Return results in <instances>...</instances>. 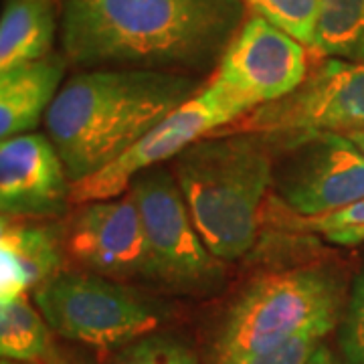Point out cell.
Returning <instances> with one entry per match:
<instances>
[{
	"label": "cell",
	"mask_w": 364,
	"mask_h": 364,
	"mask_svg": "<svg viewBox=\"0 0 364 364\" xmlns=\"http://www.w3.org/2000/svg\"><path fill=\"white\" fill-rule=\"evenodd\" d=\"M243 0H63L59 43L77 69H217L245 23Z\"/></svg>",
	"instance_id": "obj_1"
},
{
	"label": "cell",
	"mask_w": 364,
	"mask_h": 364,
	"mask_svg": "<svg viewBox=\"0 0 364 364\" xmlns=\"http://www.w3.org/2000/svg\"><path fill=\"white\" fill-rule=\"evenodd\" d=\"M200 87L195 75L148 69H83L67 79L45 128L71 184L128 152Z\"/></svg>",
	"instance_id": "obj_2"
},
{
	"label": "cell",
	"mask_w": 364,
	"mask_h": 364,
	"mask_svg": "<svg viewBox=\"0 0 364 364\" xmlns=\"http://www.w3.org/2000/svg\"><path fill=\"white\" fill-rule=\"evenodd\" d=\"M273 166L272 142L251 132L210 134L174 158L191 219L217 259L237 261L253 247Z\"/></svg>",
	"instance_id": "obj_3"
},
{
	"label": "cell",
	"mask_w": 364,
	"mask_h": 364,
	"mask_svg": "<svg viewBox=\"0 0 364 364\" xmlns=\"http://www.w3.org/2000/svg\"><path fill=\"white\" fill-rule=\"evenodd\" d=\"M344 289L328 265L265 273L243 287L215 336V363L277 348L299 336L324 338L340 322Z\"/></svg>",
	"instance_id": "obj_4"
},
{
	"label": "cell",
	"mask_w": 364,
	"mask_h": 364,
	"mask_svg": "<svg viewBox=\"0 0 364 364\" xmlns=\"http://www.w3.org/2000/svg\"><path fill=\"white\" fill-rule=\"evenodd\" d=\"M312 53L286 31L251 14L221 57L200 95L229 126L257 107L284 100L306 81Z\"/></svg>",
	"instance_id": "obj_5"
},
{
	"label": "cell",
	"mask_w": 364,
	"mask_h": 364,
	"mask_svg": "<svg viewBox=\"0 0 364 364\" xmlns=\"http://www.w3.org/2000/svg\"><path fill=\"white\" fill-rule=\"evenodd\" d=\"M35 304L55 334L97 350L126 348L160 326L148 301L90 272L57 273L35 289Z\"/></svg>",
	"instance_id": "obj_6"
},
{
	"label": "cell",
	"mask_w": 364,
	"mask_h": 364,
	"mask_svg": "<svg viewBox=\"0 0 364 364\" xmlns=\"http://www.w3.org/2000/svg\"><path fill=\"white\" fill-rule=\"evenodd\" d=\"M142 215L144 233L154 263V282L178 294L207 296L225 279V261L205 245L191 219L174 172L152 168L130 184Z\"/></svg>",
	"instance_id": "obj_7"
},
{
	"label": "cell",
	"mask_w": 364,
	"mask_h": 364,
	"mask_svg": "<svg viewBox=\"0 0 364 364\" xmlns=\"http://www.w3.org/2000/svg\"><path fill=\"white\" fill-rule=\"evenodd\" d=\"M231 130L251 132L275 144L318 132L364 130V63L316 59L306 81L279 102L257 107Z\"/></svg>",
	"instance_id": "obj_8"
},
{
	"label": "cell",
	"mask_w": 364,
	"mask_h": 364,
	"mask_svg": "<svg viewBox=\"0 0 364 364\" xmlns=\"http://www.w3.org/2000/svg\"><path fill=\"white\" fill-rule=\"evenodd\" d=\"M273 150V193L296 217H322L364 198V154L346 134L318 132Z\"/></svg>",
	"instance_id": "obj_9"
},
{
	"label": "cell",
	"mask_w": 364,
	"mask_h": 364,
	"mask_svg": "<svg viewBox=\"0 0 364 364\" xmlns=\"http://www.w3.org/2000/svg\"><path fill=\"white\" fill-rule=\"evenodd\" d=\"M77 207L63 235V245L67 257L81 272L104 275L114 282H154V263L142 215L130 193Z\"/></svg>",
	"instance_id": "obj_10"
},
{
	"label": "cell",
	"mask_w": 364,
	"mask_h": 364,
	"mask_svg": "<svg viewBox=\"0 0 364 364\" xmlns=\"http://www.w3.org/2000/svg\"><path fill=\"white\" fill-rule=\"evenodd\" d=\"M225 126H229L227 117L208 104L198 91L193 100L160 122L128 152L87 178L73 182L71 203L77 207L93 200H109L126 195L136 176L146 170L158 168L166 160H174L184 148L205 136L221 132Z\"/></svg>",
	"instance_id": "obj_11"
},
{
	"label": "cell",
	"mask_w": 364,
	"mask_h": 364,
	"mask_svg": "<svg viewBox=\"0 0 364 364\" xmlns=\"http://www.w3.org/2000/svg\"><path fill=\"white\" fill-rule=\"evenodd\" d=\"M71 205V178L47 134L31 132L2 140V219H55Z\"/></svg>",
	"instance_id": "obj_12"
},
{
	"label": "cell",
	"mask_w": 364,
	"mask_h": 364,
	"mask_svg": "<svg viewBox=\"0 0 364 364\" xmlns=\"http://www.w3.org/2000/svg\"><path fill=\"white\" fill-rule=\"evenodd\" d=\"M65 255L63 237L51 227L2 219L0 229V301L25 296L47 284Z\"/></svg>",
	"instance_id": "obj_13"
},
{
	"label": "cell",
	"mask_w": 364,
	"mask_h": 364,
	"mask_svg": "<svg viewBox=\"0 0 364 364\" xmlns=\"http://www.w3.org/2000/svg\"><path fill=\"white\" fill-rule=\"evenodd\" d=\"M63 53L0 73V138L31 134L47 117L63 87L67 71Z\"/></svg>",
	"instance_id": "obj_14"
},
{
	"label": "cell",
	"mask_w": 364,
	"mask_h": 364,
	"mask_svg": "<svg viewBox=\"0 0 364 364\" xmlns=\"http://www.w3.org/2000/svg\"><path fill=\"white\" fill-rule=\"evenodd\" d=\"M57 28L51 0H11L0 21V73L49 57Z\"/></svg>",
	"instance_id": "obj_15"
},
{
	"label": "cell",
	"mask_w": 364,
	"mask_h": 364,
	"mask_svg": "<svg viewBox=\"0 0 364 364\" xmlns=\"http://www.w3.org/2000/svg\"><path fill=\"white\" fill-rule=\"evenodd\" d=\"M51 326L37 304L25 296L0 301V354L2 360L47 363L53 356Z\"/></svg>",
	"instance_id": "obj_16"
},
{
	"label": "cell",
	"mask_w": 364,
	"mask_h": 364,
	"mask_svg": "<svg viewBox=\"0 0 364 364\" xmlns=\"http://www.w3.org/2000/svg\"><path fill=\"white\" fill-rule=\"evenodd\" d=\"M312 59L364 63V0H322Z\"/></svg>",
	"instance_id": "obj_17"
},
{
	"label": "cell",
	"mask_w": 364,
	"mask_h": 364,
	"mask_svg": "<svg viewBox=\"0 0 364 364\" xmlns=\"http://www.w3.org/2000/svg\"><path fill=\"white\" fill-rule=\"evenodd\" d=\"M253 14L286 31L310 51L316 39V26L322 0H243Z\"/></svg>",
	"instance_id": "obj_18"
},
{
	"label": "cell",
	"mask_w": 364,
	"mask_h": 364,
	"mask_svg": "<svg viewBox=\"0 0 364 364\" xmlns=\"http://www.w3.org/2000/svg\"><path fill=\"white\" fill-rule=\"evenodd\" d=\"M291 225L301 231L322 233L332 245L356 247L364 243V198L322 217H296Z\"/></svg>",
	"instance_id": "obj_19"
},
{
	"label": "cell",
	"mask_w": 364,
	"mask_h": 364,
	"mask_svg": "<svg viewBox=\"0 0 364 364\" xmlns=\"http://www.w3.org/2000/svg\"><path fill=\"white\" fill-rule=\"evenodd\" d=\"M114 364H200L191 348L170 336H146L122 348Z\"/></svg>",
	"instance_id": "obj_20"
},
{
	"label": "cell",
	"mask_w": 364,
	"mask_h": 364,
	"mask_svg": "<svg viewBox=\"0 0 364 364\" xmlns=\"http://www.w3.org/2000/svg\"><path fill=\"white\" fill-rule=\"evenodd\" d=\"M340 350L344 364H364V269L352 286L340 320Z\"/></svg>",
	"instance_id": "obj_21"
},
{
	"label": "cell",
	"mask_w": 364,
	"mask_h": 364,
	"mask_svg": "<svg viewBox=\"0 0 364 364\" xmlns=\"http://www.w3.org/2000/svg\"><path fill=\"white\" fill-rule=\"evenodd\" d=\"M320 344L322 338L318 336H299L272 350L239 354L233 358L217 360L215 364H308Z\"/></svg>",
	"instance_id": "obj_22"
},
{
	"label": "cell",
	"mask_w": 364,
	"mask_h": 364,
	"mask_svg": "<svg viewBox=\"0 0 364 364\" xmlns=\"http://www.w3.org/2000/svg\"><path fill=\"white\" fill-rule=\"evenodd\" d=\"M308 364H344V363L338 360V358L330 352L328 346L320 344V346H318V350L312 354V358H310V363Z\"/></svg>",
	"instance_id": "obj_23"
},
{
	"label": "cell",
	"mask_w": 364,
	"mask_h": 364,
	"mask_svg": "<svg viewBox=\"0 0 364 364\" xmlns=\"http://www.w3.org/2000/svg\"><path fill=\"white\" fill-rule=\"evenodd\" d=\"M346 136H348V138H350L352 142L356 144V148H358V150H360V152H363V154H364V130L348 132V134H346Z\"/></svg>",
	"instance_id": "obj_24"
},
{
	"label": "cell",
	"mask_w": 364,
	"mask_h": 364,
	"mask_svg": "<svg viewBox=\"0 0 364 364\" xmlns=\"http://www.w3.org/2000/svg\"><path fill=\"white\" fill-rule=\"evenodd\" d=\"M0 364H43V363H14V360H2Z\"/></svg>",
	"instance_id": "obj_25"
}]
</instances>
